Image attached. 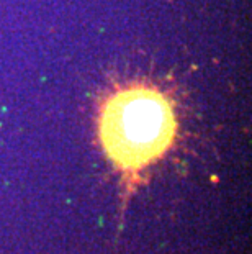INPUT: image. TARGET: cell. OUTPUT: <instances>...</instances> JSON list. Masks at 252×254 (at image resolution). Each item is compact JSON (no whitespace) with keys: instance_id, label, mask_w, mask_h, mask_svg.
I'll return each instance as SVG.
<instances>
[{"instance_id":"obj_1","label":"cell","mask_w":252,"mask_h":254,"mask_svg":"<svg viewBox=\"0 0 252 254\" xmlns=\"http://www.w3.org/2000/svg\"><path fill=\"white\" fill-rule=\"evenodd\" d=\"M99 138L105 154L123 172H139L167 153L179 122L175 104L144 80L116 85L99 105Z\"/></svg>"}]
</instances>
